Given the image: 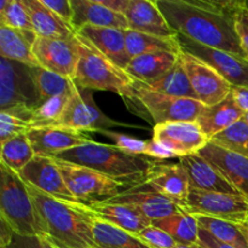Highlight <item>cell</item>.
<instances>
[{
    "label": "cell",
    "mask_w": 248,
    "mask_h": 248,
    "mask_svg": "<svg viewBox=\"0 0 248 248\" xmlns=\"http://www.w3.org/2000/svg\"><path fill=\"white\" fill-rule=\"evenodd\" d=\"M177 34L199 44L246 57L235 28L245 0H155Z\"/></svg>",
    "instance_id": "obj_1"
},
{
    "label": "cell",
    "mask_w": 248,
    "mask_h": 248,
    "mask_svg": "<svg viewBox=\"0 0 248 248\" xmlns=\"http://www.w3.org/2000/svg\"><path fill=\"white\" fill-rule=\"evenodd\" d=\"M27 184V183H26ZM39 213L46 241L57 248H98L91 211L82 202L61 200L27 184Z\"/></svg>",
    "instance_id": "obj_2"
},
{
    "label": "cell",
    "mask_w": 248,
    "mask_h": 248,
    "mask_svg": "<svg viewBox=\"0 0 248 248\" xmlns=\"http://www.w3.org/2000/svg\"><path fill=\"white\" fill-rule=\"evenodd\" d=\"M78 44L79 62L73 79L74 84L82 90H97L118 93L125 101L130 110L135 114H140L142 118H147L148 120L149 115L135 93L136 80L130 77L126 70L121 69L102 55L86 39L78 35Z\"/></svg>",
    "instance_id": "obj_3"
},
{
    "label": "cell",
    "mask_w": 248,
    "mask_h": 248,
    "mask_svg": "<svg viewBox=\"0 0 248 248\" xmlns=\"http://www.w3.org/2000/svg\"><path fill=\"white\" fill-rule=\"evenodd\" d=\"M51 157L96 170L110 178L127 184L132 189L144 183L147 171L154 162V159L148 156L128 154L116 145L93 140Z\"/></svg>",
    "instance_id": "obj_4"
},
{
    "label": "cell",
    "mask_w": 248,
    "mask_h": 248,
    "mask_svg": "<svg viewBox=\"0 0 248 248\" xmlns=\"http://www.w3.org/2000/svg\"><path fill=\"white\" fill-rule=\"evenodd\" d=\"M0 218L10 225L14 232L23 237L45 239L43 223L29 194L27 184L18 173L0 164Z\"/></svg>",
    "instance_id": "obj_5"
},
{
    "label": "cell",
    "mask_w": 248,
    "mask_h": 248,
    "mask_svg": "<svg viewBox=\"0 0 248 248\" xmlns=\"http://www.w3.org/2000/svg\"><path fill=\"white\" fill-rule=\"evenodd\" d=\"M55 161L70 193L82 203L110 200L119 194L132 189L127 184L110 178L96 170L63 160L55 159Z\"/></svg>",
    "instance_id": "obj_6"
},
{
    "label": "cell",
    "mask_w": 248,
    "mask_h": 248,
    "mask_svg": "<svg viewBox=\"0 0 248 248\" xmlns=\"http://www.w3.org/2000/svg\"><path fill=\"white\" fill-rule=\"evenodd\" d=\"M135 93L154 126L172 121H198L205 107L198 99L179 98L155 92L137 80L135 81Z\"/></svg>",
    "instance_id": "obj_7"
},
{
    "label": "cell",
    "mask_w": 248,
    "mask_h": 248,
    "mask_svg": "<svg viewBox=\"0 0 248 248\" xmlns=\"http://www.w3.org/2000/svg\"><path fill=\"white\" fill-rule=\"evenodd\" d=\"M57 126L72 128L80 132H101L113 127H138L130 124L113 120L102 113L94 103L91 90L79 89L74 85L64 114Z\"/></svg>",
    "instance_id": "obj_8"
},
{
    "label": "cell",
    "mask_w": 248,
    "mask_h": 248,
    "mask_svg": "<svg viewBox=\"0 0 248 248\" xmlns=\"http://www.w3.org/2000/svg\"><path fill=\"white\" fill-rule=\"evenodd\" d=\"M189 215H200L232 223L248 220V199L242 194L215 193L190 188L182 206Z\"/></svg>",
    "instance_id": "obj_9"
},
{
    "label": "cell",
    "mask_w": 248,
    "mask_h": 248,
    "mask_svg": "<svg viewBox=\"0 0 248 248\" xmlns=\"http://www.w3.org/2000/svg\"><path fill=\"white\" fill-rule=\"evenodd\" d=\"M181 51L198 57L222 75L232 87L248 89V58L199 44L177 34Z\"/></svg>",
    "instance_id": "obj_10"
},
{
    "label": "cell",
    "mask_w": 248,
    "mask_h": 248,
    "mask_svg": "<svg viewBox=\"0 0 248 248\" xmlns=\"http://www.w3.org/2000/svg\"><path fill=\"white\" fill-rule=\"evenodd\" d=\"M39 104L29 65L0 58V109L7 110L16 106L35 108Z\"/></svg>",
    "instance_id": "obj_11"
},
{
    "label": "cell",
    "mask_w": 248,
    "mask_h": 248,
    "mask_svg": "<svg viewBox=\"0 0 248 248\" xmlns=\"http://www.w3.org/2000/svg\"><path fill=\"white\" fill-rule=\"evenodd\" d=\"M181 60L198 101L202 104L215 106L232 93V85L212 67L184 52H181Z\"/></svg>",
    "instance_id": "obj_12"
},
{
    "label": "cell",
    "mask_w": 248,
    "mask_h": 248,
    "mask_svg": "<svg viewBox=\"0 0 248 248\" xmlns=\"http://www.w3.org/2000/svg\"><path fill=\"white\" fill-rule=\"evenodd\" d=\"M33 53L40 67L64 78L74 79L79 62L78 35L73 40L36 36Z\"/></svg>",
    "instance_id": "obj_13"
},
{
    "label": "cell",
    "mask_w": 248,
    "mask_h": 248,
    "mask_svg": "<svg viewBox=\"0 0 248 248\" xmlns=\"http://www.w3.org/2000/svg\"><path fill=\"white\" fill-rule=\"evenodd\" d=\"M153 140L176 152L181 157L198 154L210 142L198 121H172L155 125Z\"/></svg>",
    "instance_id": "obj_14"
},
{
    "label": "cell",
    "mask_w": 248,
    "mask_h": 248,
    "mask_svg": "<svg viewBox=\"0 0 248 248\" xmlns=\"http://www.w3.org/2000/svg\"><path fill=\"white\" fill-rule=\"evenodd\" d=\"M18 174L24 183L31 184L47 195L61 200L80 202L68 189L53 157L35 155Z\"/></svg>",
    "instance_id": "obj_15"
},
{
    "label": "cell",
    "mask_w": 248,
    "mask_h": 248,
    "mask_svg": "<svg viewBox=\"0 0 248 248\" xmlns=\"http://www.w3.org/2000/svg\"><path fill=\"white\" fill-rule=\"evenodd\" d=\"M144 184L179 206L186 203L190 190L188 174L179 162L154 160L145 174Z\"/></svg>",
    "instance_id": "obj_16"
},
{
    "label": "cell",
    "mask_w": 248,
    "mask_h": 248,
    "mask_svg": "<svg viewBox=\"0 0 248 248\" xmlns=\"http://www.w3.org/2000/svg\"><path fill=\"white\" fill-rule=\"evenodd\" d=\"M107 201L130 206L149 218L152 222L184 212L182 206L159 194L150 186H145L144 183L127 191H124Z\"/></svg>",
    "instance_id": "obj_17"
},
{
    "label": "cell",
    "mask_w": 248,
    "mask_h": 248,
    "mask_svg": "<svg viewBox=\"0 0 248 248\" xmlns=\"http://www.w3.org/2000/svg\"><path fill=\"white\" fill-rule=\"evenodd\" d=\"M27 137L35 155L41 156H55L92 140L84 132L63 126L33 127L27 132Z\"/></svg>",
    "instance_id": "obj_18"
},
{
    "label": "cell",
    "mask_w": 248,
    "mask_h": 248,
    "mask_svg": "<svg viewBox=\"0 0 248 248\" xmlns=\"http://www.w3.org/2000/svg\"><path fill=\"white\" fill-rule=\"evenodd\" d=\"M199 154L215 166L240 194L248 199V157L211 142Z\"/></svg>",
    "instance_id": "obj_19"
},
{
    "label": "cell",
    "mask_w": 248,
    "mask_h": 248,
    "mask_svg": "<svg viewBox=\"0 0 248 248\" xmlns=\"http://www.w3.org/2000/svg\"><path fill=\"white\" fill-rule=\"evenodd\" d=\"M124 16L128 22V29L152 35L173 38L176 31L170 27L156 1L130 0Z\"/></svg>",
    "instance_id": "obj_20"
},
{
    "label": "cell",
    "mask_w": 248,
    "mask_h": 248,
    "mask_svg": "<svg viewBox=\"0 0 248 248\" xmlns=\"http://www.w3.org/2000/svg\"><path fill=\"white\" fill-rule=\"evenodd\" d=\"M78 35L91 43L102 55L110 60L114 64L126 70L131 60L126 46L125 31L115 28L84 26L77 31Z\"/></svg>",
    "instance_id": "obj_21"
},
{
    "label": "cell",
    "mask_w": 248,
    "mask_h": 248,
    "mask_svg": "<svg viewBox=\"0 0 248 248\" xmlns=\"http://www.w3.org/2000/svg\"><path fill=\"white\" fill-rule=\"evenodd\" d=\"M178 160L188 174L190 188L202 191H215V193L240 194L220 174V172L199 153L181 157Z\"/></svg>",
    "instance_id": "obj_22"
},
{
    "label": "cell",
    "mask_w": 248,
    "mask_h": 248,
    "mask_svg": "<svg viewBox=\"0 0 248 248\" xmlns=\"http://www.w3.org/2000/svg\"><path fill=\"white\" fill-rule=\"evenodd\" d=\"M74 12L73 27L79 31L84 26L127 31L128 22L124 15L111 11L99 0H70Z\"/></svg>",
    "instance_id": "obj_23"
},
{
    "label": "cell",
    "mask_w": 248,
    "mask_h": 248,
    "mask_svg": "<svg viewBox=\"0 0 248 248\" xmlns=\"http://www.w3.org/2000/svg\"><path fill=\"white\" fill-rule=\"evenodd\" d=\"M96 218L115 225L132 234H138L152 225V220L130 206L110 201H94L85 203Z\"/></svg>",
    "instance_id": "obj_24"
},
{
    "label": "cell",
    "mask_w": 248,
    "mask_h": 248,
    "mask_svg": "<svg viewBox=\"0 0 248 248\" xmlns=\"http://www.w3.org/2000/svg\"><path fill=\"white\" fill-rule=\"evenodd\" d=\"M245 113L230 93L224 101L215 106H205L198 118V124L208 140L229 128L236 121L241 120Z\"/></svg>",
    "instance_id": "obj_25"
},
{
    "label": "cell",
    "mask_w": 248,
    "mask_h": 248,
    "mask_svg": "<svg viewBox=\"0 0 248 248\" xmlns=\"http://www.w3.org/2000/svg\"><path fill=\"white\" fill-rule=\"evenodd\" d=\"M31 17L33 29L38 36L73 40L78 33L53 11L44 5L41 0H23Z\"/></svg>",
    "instance_id": "obj_26"
},
{
    "label": "cell",
    "mask_w": 248,
    "mask_h": 248,
    "mask_svg": "<svg viewBox=\"0 0 248 248\" xmlns=\"http://www.w3.org/2000/svg\"><path fill=\"white\" fill-rule=\"evenodd\" d=\"M35 31H18L6 26H0V55L6 60L22 64L35 67L39 65L33 53V45L36 39Z\"/></svg>",
    "instance_id": "obj_27"
},
{
    "label": "cell",
    "mask_w": 248,
    "mask_h": 248,
    "mask_svg": "<svg viewBox=\"0 0 248 248\" xmlns=\"http://www.w3.org/2000/svg\"><path fill=\"white\" fill-rule=\"evenodd\" d=\"M182 52V51H181ZM181 53L157 52L142 55L131 60L126 73L137 81L149 84L169 73L179 61Z\"/></svg>",
    "instance_id": "obj_28"
},
{
    "label": "cell",
    "mask_w": 248,
    "mask_h": 248,
    "mask_svg": "<svg viewBox=\"0 0 248 248\" xmlns=\"http://www.w3.org/2000/svg\"><path fill=\"white\" fill-rule=\"evenodd\" d=\"M125 38L128 55L131 58L157 52L181 53L177 35L173 38H165V36L152 35V34L127 29L125 31Z\"/></svg>",
    "instance_id": "obj_29"
},
{
    "label": "cell",
    "mask_w": 248,
    "mask_h": 248,
    "mask_svg": "<svg viewBox=\"0 0 248 248\" xmlns=\"http://www.w3.org/2000/svg\"><path fill=\"white\" fill-rule=\"evenodd\" d=\"M94 242L98 248H150L136 234L96 218L91 213Z\"/></svg>",
    "instance_id": "obj_30"
},
{
    "label": "cell",
    "mask_w": 248,
    "mask_h": 248,
    "mask_svg": "<svg viewBox=\"0 0 248 248\" xmlns=\"http://www.w3.org/2000/svg\"><path fill=\"white\" fill-rule=\"evenodd\" d=\"M152 225L160 228L177 244L196 245L199 242V224L193 215L177 213L162 219L153 220Z\"/></svg>",
    "instance_id": "obj_31"
},
{
    "label": "cell",
    "mask_w": 248,
    "mask_h": 248,
    "mask_svg": "<svg viewBox=\"0 0 248 248\" xmlns=\"http://www.w3.org/2000/svg\"><path fill=\"white\" fill-rule=\"evenodd\" d=\"M144 85H147L153 91L167 94V96L198 99V96H196L195 91L193 90L190 81H189V78L186 75V69H184L181 57H179L177 64L164 77Z\"/></svg>",
    "instance_id": "obj_32"
},
{
    "label": "cell",
    "mask_w": 248,
    "mask_h": 248,
    "mask_svg": "<svg viewBox=\"0 0 248 248\" xmlns=\"http://www.w3.org/2000/svg\"><path fill=\"white\" fill-rule=\"evenodd\" d=\"M29 73H31V80H33L34 86H35L39 104L46 99L51 98V97L72 91L75 85L73 79L50 72V70L45 69L40 65L29 67Z\"/></svg>",
    "instance_id": "obj_33"
},
{
    "label": "cell",
    "mask_w": 248,
    "mask_h": 248,
    "mask_svg": "<svg viewBox=\"0 0 248 248\" xmlns=\"http://www.w3.org/2000/svg\"><path fill=\"white\" fill-rule=\"evenodd\" d=\"M0 144H1V162L16 173H19L35 156L27 133L15 136Z\"/></svg>",
    "instance_id": "obj_34"
},
{
    "label": "cell",
    "mask_w": 248,
    "mask_h": 248,
    "mask_svg": "<svg viewBox=\"0 0 248 248\" xmlns=\"http://www.w3.org/2000/svg\"><path fill=\"white\" fill-rule=\"evenodd\" d=\"M198 222L199 228L205 229L212 236L219 241L236 248H248L246 237L244 236L236 223L228 222V220L218 219V218L207 217V216L193 215Z\"/></svg>",
    "instance_id": "obj_35"
},
{
    "label": "cell",
    "mask_w": 248,
    "mask_h": 248,
    "mask_svg": "<svg viewBox=\"0 0 248 248\" xmlns=\"http://www.w3.org/2000/svg\"><path fill=\"white\" fill-rule=\"evenodd\" d=\"M73 89L72 91L51 97V98L46 99V101L41 102L39 106H36L33 109L31 121H29L31 128L43 127V126H57L58 121L61 120V118L64 114L65 108H67Z\"/></svg>",
    "instance_id": "obj_36"
},
{
    "label": "cell",
    "mask_w": 248,
    "mask_h": 248,
    "mask_svg": "<svg viewBox=\"0 0 248 248\" xmlns=\"http://www.w3.org/2000/svg\"><path fill=\"white\" fill-rule=\"evenodd\" d=\"M211 143L225 148L228 150L237 153L242 156L248 157V124L244 118L236 121L219 135L215 136Z\"/></svg>",
    "instance_id": "obj_37"
},
{
    "label": "cell",
    "mask_w": 248,
    "mask_h": 248,
    "mask_svg": "<svg viewBox=\"0 0 248 248\" xmlns=\"http://www.w3.org/2000/svg\"><path fill=\"white\" fill-rule=\"evenodd\" d=\"M0 26L18 31H33L31 17L23 0H1L0 1Z\"/></svg>",
    "instance_id": "obj_38"
},
{
    "label": "cell",
    "mask_w": 248,
    "mask_h": 248,
    "mask_svg": "<svg viewBox=\"0 0 248 248\" xmlns=\"http://www.w3.org/2000/svg\"><path fill=\"white\" fill-rule=\"evenodd\" d=\"M99 133L106 136L107 138L114 142V145L124 152L132 155H140V156H147L148 148H149V140H142L138 138L131 137V136L124 135V133L115 132L110 130H103Z\"/></svg>",
    "instance_id": "obj_39"
},
{
    "label": "cell",
    "mask_w": 248,
    "mask_h": 248,
    "mask_svg": "<svg viewBox=\"0 0 248 248\" xmlns=\"http://www.w3.org/2000/svg\"><path fill=\"white\" fill-rule=\"evenodd\" d=\"M31 130L28 121L18 118L7 110L0 111V143L15 137V136L27 133Z\"/></svg>",
    "instance_id": "obj_40"
},
{
    "label": "cell",
    "mask_w": 248,
    "mask_h": 248,
    "mask_svg": "<svg viewBox=\"0 0 248 248\" xmlns=\"http://www.w3.org/2000/svg\"><path fill=\"white\" fill-rule=\"evenodd\" d=\"M136 235L150 248H174L177 245L167 232L154 225L145 228Z\"/></svg>",
    "instance_id": "obj_41"
},
{
    "label": "cell",
    "mask_w": 248,
    "mask_h": 248,
    "mask_svg": "<svg viewBox=\"0 0 248 248\" xmlns=\"http://www.w3.org/2000/svg\"><path fill=\"white\" fill-rule=\"evenodd\" d=\"M45 6H47L51 11L55 12L62 21L73 27V17H74V12H73L72 2L70 0H41ZM74 28V27H73Z\"/></svg>",
    "instance_id": "obj_42"
},
{
    "label": "cell",
    "mask_w": 248,
    "mask_h": 248,
    "mask_svg": "<svg viewBox=\"0 0 248 248\" xmlns=\"http://www.w3.org/2000/svg\"><path fill=\"white\" fill-rule=\"evenodd\" d=\"M235 28L242 48L248 58V2L239 10L235 16Z\"/></svg>",
    "instance_id": "obj_43"
},
{
    "label": "cell",
    "mask_w": 248,
    "mask_h": 248,
    "mask_svg": "<svg viewBox=\"0 0 248 248\" xmlns=\"http://www.w3.org/2000/svg\"><path fill=\"white\" fill-rule=\"evenodd\" d=\"M7 248H57L41 237H23L15 234Z\"/></svg>",
    "instance_id": "obj_44"
},
{
    "label": "cell",
    "mask_w": 248,
    "mask_h": 248,
    "mask_svg": "<svg viewBox=\"0 0 248 248\" xmlns=\"http://www.w3.org/2000/svg\"><path fill=\"white\" fill-rule=\"evenodd\" d=\"M199 242L207 248H236L232 245L219 241L215 236H212L210 232H206L205 229H201V228H199Z\"/></svg>",
    "instance_id": "obj_45"
},
{
    "label": "cell",
    "mask_w": 248,
    "mask_h": 248,
    "mask_svg": "<svg viewBox=\"0 0 248 248\" xmlns=\"http://www.w3.org/2000/svg\"><path fill=\"white\" fill-rule=\"evenodd\" d=\"M15 236L14 230L5 220L0 218V248H7Z\"/></svg>",
    "instance_id": "obj_46"
},
{
    "label": "cell",
    "mask_w": 248,
    "mask_h": 248,
    "mask_svg": "<svg viewBox=\"0 0 248 248\" xmlns=\"http://www.w3.org/2000/svg\"><path fill=\"white\" fill-rule=\"evenodd\" d=\"M232 93L234 96L235 101L239 104L241 110L245 114L248 113V89H242V87H232Z\"/></svg>",
    "instance_id": "obj_47"
},
{
    "label": "cell",
    "mask_w": 248,
    "mask_h": 248,
    "mask_svg": "<svg viewBox=\"0 0 248 248\" xmlns=\"http://www.w3.org/2000/svg\"><path fill=\"white\" fill-rule=\"evenodd\" d=\"M101 2L104 5V6L110 9L111 11L124 15L125 14L126 9H127L130 0H103V1Z\"/></svg>",
    "instance_id": "obj_48"
},
{
    "label": "cell",
    "mask_w": 248,
    "mask_h": 248,
    "mask_svg": "<svg viewBox=\"0 0 248 248\" xmlns=\"http://www.w3.org/2000/svg\"><path fill=\"white\" fill-rule=\"evenodd\" d=\"M237 227L240 228V230L242 232V234H244V236L246 237V241L248 244V220L246 222H241V223H236Z\"/></svg>",
    "instance_id": "obj_49"
},
{
    "label": "cell",
    "mask_w": 248,
    "mask_h": 248,
    "mask_svg": "<svg viewBox=\"0 0 248 248\" xmlns=\"http://www.w3.org/2000/svg\"><path fill=\"white\" fill-rule=\"evenodd\" d=\"M174 248H196V245H182V244H177Z\"/></svg>",
    "instance_id": "obj_50"
},
{
    "label": "cell",
    "mask_w": 248,
    "mask_h": 248,
    "mask_svg": "<svg viewBox=\"0 0 248 248\" xmlns=\"http://www.w3.org/2000/svg\"><path fill=\"white\" fill-rule=\"evenodd\" d=\"M196 248H207V247H205L203 245H201L200 242H198V244H196Z\"/></svg>",
    "instance_id": "obj_51"
}]
</instances>
